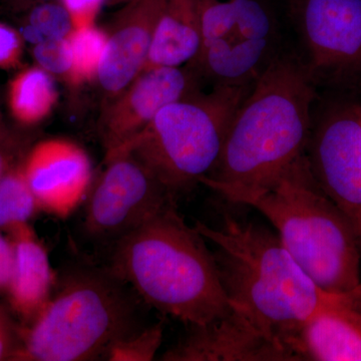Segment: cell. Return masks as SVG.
I'll use <instances>...</instances> for the list:
<instances>
[{
	"label": "cell",
	"instance_id": "6da1fadb",
	"mask_svg": "<svg viewBox=\"0 0 361 361\" xmlns=\"http://www.w3.org/2000/svg\"><path fill=\"white\" fill-rule=\"evenodd\" d=\"M317 87L302 59L278 54L254 82L201 184L238 204L272 184L306 153Z\"/></svg>",
	"mask_w": 361,
	"mask_h": 361
},
{
	"label": "cell",
	"instance_id": "7a4b0ae2",
	"mask_svg": "<svg viewBox=\"0 0 361 361\" xmlns=\"http://www.w3.org/2000/svg\"><path fill=\"white\" fill-rule=\"evenodd\" d=\"M194 227L214 247L221 283L233 307L292 351L296 336L317 311L360 299L320 288L277 233L263 226L226 216L217 227L200 221Z\"/></svg>",
	"mask_w": 361,
	"mask_h": 361
},
{
	"label": "cell",
	"instance_id": "3957f363",
	"mask_svg": "<svg viewBox=\"0 0 361 361\" xmlns=\"http://www.w3.org/2000/svg\"><path fill=\"white\" fill-rule=\"evenodd\" d=\"M207 245L175 202L116 242L110 269L159 312L204 325L234 308Z\"/></svg>",
	"mask_w": 361,
	"mask_h": 361
},
{
	"label": "cell",
	"instance_id": "277c9868",
	"mask_svg": "<svg viewBox=\"0 0 361 361\" xmlns=\"http://www.w3.org/2000/svg\"><path fill=\"white\" fill-rule=\"evenodd\" d=\"M238 204L267 218L286 250L320 288L361 299L360 238L316 182L306 153L272 184Z\"/></svg>",
	"mask_w": 361,
	"mask_h": 361
},
{
	"label": "cell",
	"instance_id": "5b68a950",
	"mask_svg": "<svg viewBox=\"0 0 361 361\" xmlns=\"http://www.w3.org/2000/svg\"><path fill=\"white\" fill-rule=\"evenodd\" d=\"M141 329L128 285L110 268L71 267L58 276L39 314L21 325L16 361L104 360L114 343Z\"/></svg>",
	"mask_w": 361,
	"mask_h": 361
},
{
	"label": "cell",
	"instance_id": "8992f818",
	"mask_svg": "<svg viewBox=\"0 0 361 361\" xmlns=\"http://www.w3.org/2000/svg\"><path fill=\"white\" fill-rule=\"evenodd\" d=\"M253 85H214L168 104L118 152L137 157L176 198L192 191L217 165L233 118Z\"/></svg>",
	"mask_w": 361,
	"mask_h": 361
},
{
	"label": "cell",
	"instance_id": "52a82bcc",
	"mask_svg": "<svg viewBox=\"0 0 361 361\" xmlns=\"http://www.w3.org/2000/svg\"><path fill=\"white\" fill-rule=\"evenodd\" d=\"M306 70L316 87L361 89V0H290Z\"/></svg>",
	"mask_w": 361,
	"mask_h": 361
},
{
	"label": "cell",
	"instance_id": "ba28073f",
	"mask_svg": "<svg viewBox=\"0 0 361 361\" xmlns=\"http://www.w3.org/2000/svg\"><path fill=\"white\" fill-rule=\"evenodd\" d=\"M106 163L85 198L84 225L92 238L115 244L175 203L176 197L129 152H118Z\"/></svg>",
	"mask_w": 361,
	"mask_h": 361
},
{
	"label": "cell",
	"instance_id": "9c48e42d",
	"mask_svg": "<svg viewBox=\"0 0 361 361\" xmlns=\"http://www.w3.org/2000/svg\"><path fill=\"white\" fill-rule=\"evenodd\" d=\"M306 156L324 194L361 240V106L334 102L318 114Z\"/></svg>",
	"mask_w": 361,
	"mask_h": 361
},
{
	"label": "cell",
	"instance_id": "30bf717a",
	"mask_svg": "<svg viewBox=\"0 0 361 361\" xmlns=\"http://www.w3.org/2000/svg\"><path fill=\"white\" fill-rule=\"evenodd\" d=\"M199 78L194 68L160 66L142 71L102 116L99 134L106 158L128 146L161 109L199 90Z\"/></svg>",
	"mask_w": 361,
	"mask_h": 361
},
{
	"label": "cell",
	"instance_id": "8fae6325",
	"mask_svg": "<svg viewBox=\"0 0 361 361\" xmlns=\"http://www.w3.org/2000/svg\"><path fill=\"white\" fill-rule=\"evenodd\" d=\"M21 166L42 212L65 219L89 194L92 176L90 157L68 140L37 142L28 149Z\"/></svg>",
	"mask_w": 361,
	"mask_h": 361
},
{
	"label": "cell",
	"instance_id": "7c38bea8",
	"mask_svg": "<svg viewBox=\"0 0 361 361\" xmlns=\"http://www.w3.org/2000/svg\"><path fill=\"white\" fill-rule=\"evenodd\" d=\"M166 361H298L291 349L268 336L233 308L204 325H192L184 338L161 355Z\"/></svg>",
	"mask_w": 361,
	"mask_h": 361
},
{
	"label": "cell",
	"instance_id": "4fadbf2b",
	"mask_svg": "<svg viewBox=\"0 0 361 361\" xmlns=\"http://www.w3.org/2000/svg\"><path fill=\"white\" fill-rule=\"evenodd\" d=\"M164 4L134 0L114 21L97 77L111 96H118L144 70Z\"/></svg>",
	"mask_w": 361,
	"mask_h": 361
},
{
	"label": "cell",
	"instance_id": "5bb4252c",
	"mask_svg": "<svg viewBox=\"0 0 361 361\" xmlns=\"http://www.w3.org/2000/svg\"><path fill=\"white\" fill-rule=\"evenodd\" d=\"M6 235L14 251L6 303L21 324L27 325L51 298L58 275L51 267L44 244L30 223L18 226Z\"/></svg>",
	"mask_w": 361,
	"mask_h": 361
},
{
	"label": "cell",
	"instance_id": "9a60e30c",
	"mask_svg": "<svg viewBox=\"0 0 361 361\" xmlns=\"http://www.w3.org/2000/svg\"><path fill=\"white\" fill-rule=\"evenodd\" d=\"M292 348L299 361H361V299L317 311L304 324Z\"/></svg>",
	"mask_w": 361,
	"mask_h": 361
},
{
	"label": "cell",
	"instance_id": "2e32d148",
	"mask_svg": "<svg viewBox=\"0 0 361 361\" xmlns=\"http://www.w3.org/2000/svg\"><path fill=\"white\" fill-rule=\"evenodd\" d=\"M276 40H213L202 45L192 66L213 87L252 85L276 56Z\"/></svg>",
	"mask_w": 361,
	"mask_h": 361
},
{
	"label": "cell",
	"instance_id": "e0dca14e",
	"mask_svg": "<svg viewBox=\"0 0 361 361\" xmlns=\"http://www.w3.org/2000/svg\"><path fill=\"white\" fill-rule=\"evenodd\" d=\"M202 42V0H165L142 71L191 63Z\"/></svg>",
	"mask_w": 361,
	"mask_h": 361
},
{
	"label": "cell",
	"instance_id": "ac0fdd59",
	"mask_svg": "<svg viewBox=\"0 0 361 361\" xmlns=\"http://www.w3.org/2000/svg\"><path fill=\"white\" fill-rule=\"evenodd\" d=\"M276 18L266 0H202V45L213 40H276Z\"/></svg>",
	"mask_w": 361,
	"mask_h": 361
},
{
	"label": "cell",
	"instance_id": "d6986e66",
	"mask_svg": "<svg viewBox=\"0 0 361 361\" xmlns=\"http://www.w3.org/2000/svg\"><path fill=\"white\" fill-rule=\"evenodd\" d=\"M7 101L16 122L37 125L51 113L58 101V90L51 73L39 66H30L11 80Z\"/></svg>",
	"mask_w": 361,
	"mask_h": 361
},
{
	"label": "cell",
	"instance_id": "ffe728a7",
	"mask_svg": "<svg viewBox=\"0 0 361 361\" xmlns=\"http://www.w3.org/2000/svg\"><path fill=\"white\" fill-rule=\"evenodd\" d=\"M23 161L0 179V231L9 233L42 212L25 176Z\"/></svg>",
	"mask_w": 361,
	"mask_h": 361
},
{
	"label": "cell",
	"instance_id": "44dd1931",
	"mask_svg": "<svg viewBox=\"0 0 361 361\" xmlns=\"http://www.w3.org/2000/svg\"><path fill=\"white\" fill-rule=\"evenodd\" d=\"M73 54L70 82L82 84L97 77L108 42V33L96 26L75 28L68 35Z\"/></svg>",
	"mask_w": 361,
	"mask_h": 361
},
{
	"label": "cell",
	"instance_id": "7402d4cb",
	"mask_svg": "<svg viewBox=\"0 0 361 361\" xmlns=\"http://www.w3.org/2000/svg\"><path fill=\"white\" fill-rule=\"evenodd\" d=\"M75 30L63 4L45 2L32 9L21 37L33 44L47 39H66Z\"/></svg>",
	"mask_w": 361,
	"mask_h": 361
},
{
	"label": "cell",
	"instance_id": "603a6c76",
	"mask_svg": "<svg viewBox=\"0 0 361 361\" xmlns=\"http://www.w3.org/2000/svg\"><path fill=\"white\" fill-rule=\"evenodd\" d=\"M164 330L161 323L139 329L123 337L111 346L104 360L111 361H149L155 358L161 341Z\"/></svg>",
	"mask_w": 361,
	"mask_h": 361
},
{
	"label": "cell",
	"instance_id": "cb8c5ba5",
	"mask_svg": "<svg viewBox=\"0 0 361 361\" xmlns=\"http://www.w3.org/2000/svg\"><path fill=\"white\" fill-rule=\"evenodd\" d=\"M33 56L37 65L51 75H61L70 80L73 54L68 37L47 39L35 45Z\"/></svg>",
	"mask_w": 361,
	"mask_h": 361
},
{
	"label": "cell",
	"instance_id": "d4e9b609",
	"mask_svg": "<svg viewBox=\"0 0 361 361\" xmlns=\"http://www.w3.org/2000/svg\"><path fill=\"white\" fill-rule=\"evenodd\" d=\"M7 303H0V361L14 360L20 350L21 326Z\"/></svg>",
	"mask_w": 361,
	"mask_h": 361
},
{
	"label": "cell",
	"instance_id": "484cf974",
	"mask_svg": "<svg viewBox=\"0 0 361 361\" xmlns=\"http://www.w3.org/2000/svg\"><path fill=\"white\" fill-rule=\"evenodd\" d=\"M23 37L11 26L0 23V70H11L21 63Z\"/></svg>",
	"mask_w": 361,
	"mask_h": 361
},
{
	"label": "cell",
	"instance_id": "4316f807",
	"mask_svg": "<svg viewBox=\"0 0 361 361\" xmlns=\"http://www.w3.org/2000/svg\"><path fill=\"white\" fill-rule=\"evenodd\" d=\"M104 2L106 0H61L75 28L94 25Z\"/></svg>",
	"mask_w": 361,
	"mask_h": 361
},
{
	"label": "cell",
	"instance_id": "83f0119b",
	"mask_svg": "<svg viewBox=\"0 0 361 361\" xmlns=\"http://www.w3.org/2000/svg\"><path fill=\"white\" fill-rule=\"evenodd\" d=\"M28 149L20 137L0 132V179L23 161Z\"/></svg>",
	"mask_w": 361,
	"mask_h": 361
},
{
	"label": "cell",
	"instance_id": "f1b7e54d",
	"mask_svg": "<svg viewBox=\"0 0 361 361\" xmlns=\"http://www.w3.org/2000/svg\"><path fill=\"white\" fill-rule=\"evenodd\" d=\"M14 251L6 233L0 231V297H6L13 276Z\"/></svg>",
	"mask_w": 361,
	"mask_h": 361
},
{
	"label": "cell",
	"instance_id": "f546056e",
	"mask_svg": "<svg viewBox=\"0 0 361 361\" xmlns=\"http://www.w3.org/2000/svg\"><path fill=\"white\" fill-rule=\"evenodd\" d=\"M116 1H130V2H132V1H134V0H116Z\"/></svg>",
	"mask_w": 361,
	"mask_h": 361
},
{
	"label": "cell",
	"instance_id": "4dcf8cb0",
	"mask_svg": "<svg viewBox=\"0 0 361 361\" xmlns=\"http://www.w3.org/2000/svg\"><path fill=\"white\" fill-rule=\"evenodd\" d=\"M42 1H49V0H42Z\"/></svg>",
	"mask_w": 361,
	"mask_h": 361
}]
</instances>
